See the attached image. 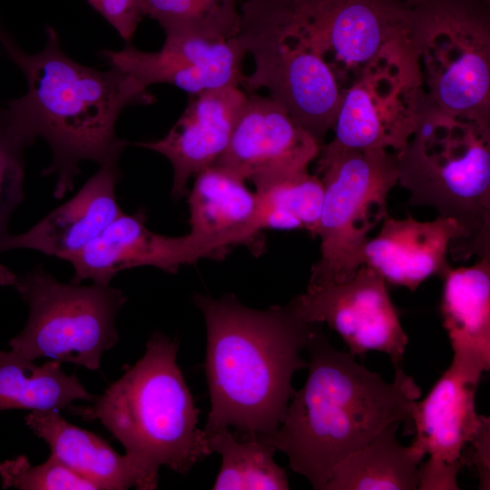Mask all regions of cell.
I'll use <instances>...</instances> for the list:
<instances>
[{
    "instance_id": "5bb4252c",
    "label": "cell",
    "mask_w": 490,
    "mask_h": 490,
    "mask_svg": "<svg viewBox=\"0 0 490 490\" xmlns=\"http://www.w3.org/2000/svg\"><path fill=\"white\" fill-rule=\"evenodd\" d=\"M100 54L110 67L133 78L143 87L169 83L198 94L227 86H239L244 77L247 54L235 37L213 40L186 34L166 35L162 47L144 52L128 44Z\"/></svg>"
},
{
    "instance_id": "8992f818",
    "label": "cell",
    "mask_w": 490,
    "mask_h": 490,
    "mask_svg": "<svg viewBox=\"0 0 490 490\" xmlns=\"http://www.w3.org/2000/svg\"><path fill=\"white\" fill-rule=\"evenodd\" d=\"M178 342L155 332L141 359L85 407H71L86 421L99 420L128 456L158 475L161 466L188 473L212 453L199 410L176 363Z\"/></svg>"
},
{
    "instance_id": "7c38bea8",
    "label": "cell",
    "mask_w": 490,
    "mask_h": 490,
    "mask_svg": "<svg viewBox=\"0 0 490 490\" xmlns=\"http://www.w3.org/2000/svg\"><path fill=\"white\" fill-rule=\"evenodd\" d=\"M386 283L377 270L363 264L350 279L307 289L289 304L303 321L327 323L341 337L353 358H364L370 350L380 351L397 368L408 338Z\"/></svg>"
},
{
    "instance_id": "2e32d148",
    "label": "cell",
    "mask_w": 490,
    "mask_h": 490,
    "mask_svg": "<svg viewBox=\"0 0 490 490\" xmlns=\"http://www.w3.org/2000/svg\"><path fill=\"white\" fill-rule=\"evenodd\" d=\"M247 97L239 86L191 95L183 113L163 138L135 143L170 161L173 198L186 195L189 180L223 154Z\"/></svg>"
},
{
    "instance_id": "3957f363",
    "label": "cell",
    "mask_w": 490,
    "mask_h": 490,
    "mask_svg": "<svg viewBox=\"0 0 490 490\" xmlns=\"http://www.w3.org/2000/svg\"><path fill=\"white\" fill-rule=\"evenodd\" d=\"M1 43L27 83L25 94L8 102L4 114L32 141L40 136L50 145L53 161L42 175H56L54 197L74 190L83 161L119 167L128 142L117 136L116 122L125 107L152 103L147 88L114 67L99 71L75 62L50 26L37 54L24 53L8 35Z\"/></svg>"
},
{
    "instance_id": "52a82bcc",
    "label": "cell",
    "mask_w": 490,
    "mask_h": 490,
    "mask_svg": "<svg viewBox=\"0 0 490 490\" xmlns=\"http://www.w3.org/2000/svg\"><path fill=\"white\" fill-rule=\"evenodd\" d=\"M317 175L323 202L317 236L320 258L311 269L308 289L342 283L363 265L368 233L388 215L387 198L397 183V152L355 150L323 144Z\"/></svg>"
},
{
    "instance_id": "277c9868",
    "label": "cell",
    "mask_w": 490,
    "mask_h": 490,
    "mask_svg": "<svg viewBox=\"0 0 490 490\" xmlns=\"http://www.w3.org/2000/svg\"><path fill=\"white\" fill-rule=\"evenodd\" d=\"M193 302L207 330L211 410L204 434L230 427L240 434H273L295 392L293 374L308 366L300 352L311 323L289 303L255 309L233 294L219 299L196 294Z\"/></svg>"
},
{
    "instance_id": "d4e9b609",
    "label": "cell",
    "mask_w": 490,
    "mask_h": 490,
    "mask_svg": "<svg viewBox=\"0 0 490 490\" xmlns=\"http://www.w3.org/2000/svg\"><path fill=\"white\" fill-rule=\"evenodd\" d=\"M261 229L305 230L317 236L324 188L317 174L303 170L255 184Z\"/></svg>"
},
{
    "instance_id": "83f0119b",
    "label": "cell",
    "mask_w": 490,
    "mask_h": 490,
    "mask_svg": "<svg viewBox=\"0 0 490 490\" xmlns=\"http://www.w3.org/2000/svg\"><path fill=\"white\" fill-rule=\"evenodd\" d=\"M15 129L0 110V240L8 233L14 211L22 202L24 181V150L33 144Z\"/></svg>"
},
{
    "instance_id": "ffe728a7",
    "label": "cell",
    "mask_w": 490,
    "mask_h": 490,
    "mask_svg": "<svg viewBox=\"0 0 490 490\" xmlns=\"http://www.w3.org/2000/svg\"><path fill=\"white\" fill-rule=\"evenodd\" d=\"M145 223L144 209L119 215L69 259L74 270L71 282L80 284L84 279H92L93 283L110 285L119 271L142 266L176 273L180 268L174 237L152 232Z\"/></svg>"
},
{
    "instance_id": "7a4b0ae2",
    "label": "cell",
    "mask_w": 490,
    "mask_h": 490,
    "mask_svg": "<svg viewBox=\"0 0 490 490\" xmlns=\"http://www.w3.org/2000/svg\"><path fill=\"white\" fill-rule=\"evenodd\" d=\"M322 323H311L305 346L308 378L295 391L279 428L259 436L285 453L291 469L313 489L324 490L335 466L360 449L393 422L413 436L412 415L420 387L401 367L392 382L338 350L324 334Z\"/></svg>"
},
{
    "instance_id": "cb8c5ba5",
    "label": "cell",
    "mask_w": 490,
    "mask_h": 490,
    "mask_svg": "<svg viewBox=\"0 0 490 490\" xmlns=\"http://www.w3.org/2000/svg\"><path fill=\"white\" fill-rule=\"evenodd\" d=\"M204 435L211 450L221 456L211 489H289L285 469L274 461L276 449L258 435L231 432L230 428Z\"/></svg>"
},
{
    "instance_id": "ac0fdd59",
    "label": "cell",
    "mask_w": 490,
    "mask_h": 490,
    "mask_svg": "<svg viewBox=\"0 0 490 490\" xmlns=\"http://www.w3.org/2000/svg\"><path fill=\"white\" fill-rule=\"evenodd\" d=\"M456 234V221L441 215L432 221L387 216L379 233L366 243L363 264L386 282L415 291L426 279L442 277L450 268L446 254Z\"/></svg>"
},
{
    "instance_id": "6da1fadb",
    "label": "cell",
    "mask_w": 490,
    "mask_h": 490,
    "mask_svg": "<svg viewBox=\"0 0 490 490\" xmlns=\"http://www.w3.org/2000/svg\"><path fill=\"white\" fill-rule=\"evenodd\" d=\"M235 36L255 62L241 83L266 88L320 144L344 93L410 50L415 0H245Z\"/></svg>"
},
{
    "instance_id": "5b68a950",
    "label": "cell",
    "mask_w": 490,
    "mask_h": 490,
    "mask_svg": "<svg viewBox=\"0 0 490 490\" xmlns=\"http://www.w3.org/2000/svg\"><path fill=\"white\" fill-rule=\"evenodd\" d=\"M417 123L397 156V182L412 205L454 220V260L490 257V121L423 100Z\"/></svg>"
},
{
    "instance_id": "f1b7e54d",
    "label": "cell",
    "mask_w": 490,
    "mask_h": 490,
    "mask_svg": "<svg viewBox=\"0 0 490 490\" xmlns=\"http://www.w3.org/2000/svg\"><path fill=\"white\" fill-rule=\"evenodd\" d=\"M125 41L130 42L143 14V0H87Z\"/></svg>"
},
{
    "instance_id": "9c48e42d",
    "label": "cell",
    "mask_w": 490,
    "mask_h": 490,
    "mask_svg": "<svg viewBox=\"0 0 490 490\" xmlns=\"http://www.w3.org/2000/svg\"><path fill=\"white\" fill-rule=\"evenodd\" d=\"M13 288L29 307L24 329L9 341L22 357H45L97 370L103 354L119 341L115 318L127 301L122 290L64 283L42 265L17 275Z\"/></svg>"
},
{
    "instance_id": "30bf717a",
    "label": "cell",
    "mask_w": 490,
    "mask_h": 490,
    "mask_svg": "<svg viewBox=\"0 0 490 490\" xmlns=\"http://www.w3.org/2000/svg\"><path fill=\"white\" fill-rule=\"evenodd\" d=\"M422 101L412 52L388 57L344 93L331 142L348 149L398 153L416 129Z\"/></svg>"
},
{
    "instance_id": "ba28073f",
    "label": "cell",
    "mask_w": 490,
    "mask_h": 490,
    "mask_svg": "<svg viewBox=\"0 0 490 490\" xmlns=\"http://www.w3.org/2000/svg\"><path fill=\"white\" fill-rule=\"evenodd\" d=\"M409 44L425 102L490 121L486 0H415Z\"/></svg>"
},
{
    "instance_id": "9a60e30c",
    "label": "cell",
    "mask_w": 490,
    "mask_h": 490,
    "mask_svg": "<svg viewBox=\"0 0 490 490\" xmlns=\"http://www.w3.org/2000/svg\"><path fill=\"white\" fill-rule=\"evenodd\" d=\"M195 176L188 193L191 230L177 237L181 265L222 258L234 246L251 244L262 230L256 193L244 180L216 164Z\"/></svg>"
},
{
    "instance_id": "44dd1931",
    "label": "cell",
    "mask_w": 490,
    "mask_h": 490,
    "mask_svg": "<svg viewBox=\"0 0 490 490\" xmlns=\"http://www.w3.org/2000/svg\"><path fill=\"white\" fill-rule=\"evenodd\" d=\"M441 278L440 311L453 360L481 376L490 368V257L449 268Z\"/></svg>"
},
{
    "instance_id": "484cf974",
    "label": "cell",
    "mask_w": 490,
    "mask_h": 490,
    "mask_svg": "<svg viewBox=\"0 0 490 490\" xmlns=\"http://www.w3.org/2000/svg\"><path fill=\"white\" fill-rule=\"evenodd\" d=\"M143 14L156 20L166 35L213 40L235 37L240 17L236 0H143Z\"/></svg>"
},
{
    "instance_id": "603a6c76",
    "label": "cell",
    "mask_w": 490,
    "mask_h": 490,
    "mask_svg": "<svg viewBox=\"0 0 490 490\" xmlns=\"http://www.w3.org/2000/svg\"><path fill=\"white\" fill-rule=\"evenodd\" d=\"M94 398L75 373L68 376L63 371L61 362L52 359L37 366L12 349L0 351V411L59 412L76 400Z\"/></svg>"
},
{
    "instance_id": "7402d4cb",
    "label": "cell",
    "mask_w": 490,
    "mask_h": 490,
    "mask_svg": "<svg viewBox=\"0 0 490 490\" xmlns=\"http://www.w3.org/2000/svg\"><path fill=\"white\" fill-rule=\"evenodd\" d=\"M400 425L391 423L339 462L324 490L418 489L419 465L425 456L411 445L405 446L397 441Z\"/></svg>"
},
{
    "instance_id": "8fae6325",
    "label": "cell",
    "mask_w": 490,
    "mask_h": 490,
    "mask_svg": "<svg viewBox=\"0 0 490 490\" xmlns=\"http://www.w3.org/2000/svg\"><path fill=\"white\" fill-rule=\"evenodd\" d=\"M481 376L452 360L412 415L411 446L428 459L419 465V490H458L457 475L468 465L465 450L489 426L477 414L475 397Z\"/></svg>"
},
{
    "instance_id": "e0dca14e",
    "label": "cell",
    "mask_w": 490,
    "mask_h": 490,
    "mask_svg": "<svg viewBox=\"0 0 490 490\" xmlns=\"http://www.w3.org/2000/svg\"><path fill=\"white\" fill-rule=\"evenodd\" d=\"M119 167L101 166L69 201L26 231L9 232L0 240V253L29 249L68 261L122 213L115 186Z\"/></svg>"
},
{
    "instance_id": "d6986e66",
    "label": "cell",
    "mask_w": 490,
    "mask_h": 490,
    "mask_svg": "<svg viewBox=\"0 0 490 490\" xmlns=\"http://www.w3.org/2000/svg\"><path fill=\"white\" fill-rule=\"evenodd\" d=\"M24 420L48 444L51 455L98 490L157 488L159 475L127 454H118L97 435L68 423L59 412L34 410Z\"/></svg>"
},
{
    "instance_id": "4dcf8cb0",
    "label": "cell",
    "mask_w": 490,
    "mask_h": 490,
    "mask_svg": "<svg viewBox=\"0 0 490 490\" xmlns=\"http://www.w3.org/2000/svg\"><path fill=\"white\" fill-rule=\"evenodd\" d=\"M7 34H5L0 28V41L3 40Z\"/></svg>"
},
{
    "instance_id": "f546056e",
    "label": "cell",
    "mask_w": 490,
    "mask_h": 490,
    "mask_svg": "<svg viewBox=\"0 0 490 490\" xmlns=\"http://www.w3.org/2000/svg\"><path fill=\"white\" fill-rule=\"evenodd\" d=\"M16 274L6 266L0 264V286L13 287Z\"/></svg>"
},
{
    "instance_id": "4fadbf2b",
    "label": "cell",
    "mask_w": 490,
    "mask_h": 490,
    "mask_svg": "<svg viewBox=\"0 0 490 490\" xmlns=\"http://www.w3.org/2000/svg\"><path fill=\"white\" fill-rule=\"evenodd\" d=\"M321 146L279 103L250 93L214 164L257 184L307 170Z\"/></svg>"
},
{
    "instance_id": "4316f807",
    "label": "cell",
    "mask_w": 490,
    "mask_h": 490,
    "mask_svg": "<svg viewBox=\"0 0 490 490\" xmlns=\"http://www.w3.org/2000/svg\"><path fill=\"white\" fill-rule=\"evenodd\" d=\"M3 488L22 490H98L54 456L43 464L32 466L26 456H19L0 463Z\"/></svg>"
}]
</instances>
